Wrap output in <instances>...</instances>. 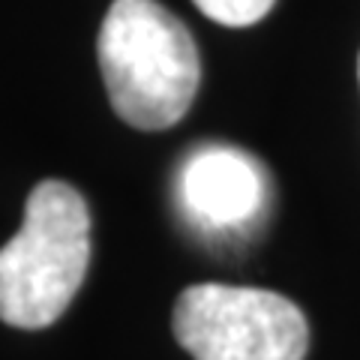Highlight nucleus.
<instances>
[{
  "instance_id": "1",
  "label": "nucleus",
  "mask_w": 360,
  "mask_h": 360,
  "mask_svg": "<svg viewBox=\"0 0 360 360\" xmlns=\"http://www.w3.org/2000/svg\"><path fill=\"white\" fill-rule=\"evenodd\" d=\"M96 54L111 108L135 129L174 127L198 94V45L160 0H115L99 27Z\"/></svg>"
},
{
  "instance_id": "2",
  "label": "nucleus",
  "mask_w": 360,
  "mask_h": 360,
  "mask_svg": "<svg viewBox=\"0 0 360 360\" xmlns=\"http://www.w3.org/2000/svg\"><path fill=\"white\" fill-rule=\"evenodd\" d=\"M90 264V210L66 180L30 189L21 229L0 250V321L42 330L70 309Z\"/></svg>"
},
{
  "instance_id": "3",
  "label": "nucleus",
  "mask_w": 360,
  "mask_h": 360,
  "mask_svg": "<svg viewBox=\"0 0 360 360\" xmlns=\"http://www.w3.org/2000/svg\"><path fill=\"white\" fill-rule=\"evenodd\" d=\"M172 328L195 360H303L309 352L307 315L267 288L189 285L174 303Z\"/></svg>"
},
{
  "instance_id": "4",
  "label": "nucleus",
  "mask_w": 360,
  "mask_h": 360,
  "mask_svg": "<svg viewBox=\"0 0 360 360\" xmlns=\"http://www.w3.org/2000/svg\"><path fill=\"white\" fill-rule=\"evenodd\" d=\"M270 180L264 165L234 144H198L177 165L174 201L195 231L243 234L264 217Z\"/></svg>"
},
{
  "instance_id": "5",
  "label": "nucleus",
  "mask_w": 360,
  "mask_h": 360,
  "mask_svg": "<svg viewBox=\"0 0 360 360\" xmlns=\"http://www.w3.org/2000/svg\"><path fill=\"white\" fill-rule=\"evenodd\" d=\"M210 21L225 27H250L262 21L276 0H193Z\"/></svg>"
},
{
  "instance_id": "6",
  "label": "nucleus",
  "mask_w": 360,
  "mask_h": 360,
  "mask_svg": "<svg viewBox=\"0 0 360 360\" xmlns=\"http://www.w3.org/2000/svg\"><path fill=\"white\" fill-rule=\"evenodd\" d=\"M357 75H360V60H357Z\"/></svg>"
}]
</instances>
